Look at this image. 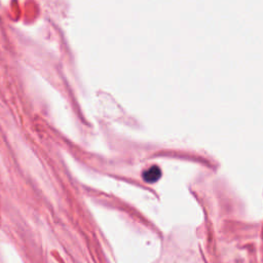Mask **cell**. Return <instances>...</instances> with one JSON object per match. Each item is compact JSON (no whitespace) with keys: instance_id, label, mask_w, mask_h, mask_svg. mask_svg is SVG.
<instances>
[{"instance_id":"1","label":"cell","mask_w":263,"mask_h":263,"mask_svg":"<svg viewBox=\"0 0 263 263\" xmlns=\"http://www.w3.org/2000/svg\"><path fill=\"white\" fill-rule=\"evenodd\" d=\"M161 173L160 170L157 166H151L149 170H147L146 172H144L143 174V178L145 179L146 182H155L159 179Z\"/></svg>"}]
</instances>
